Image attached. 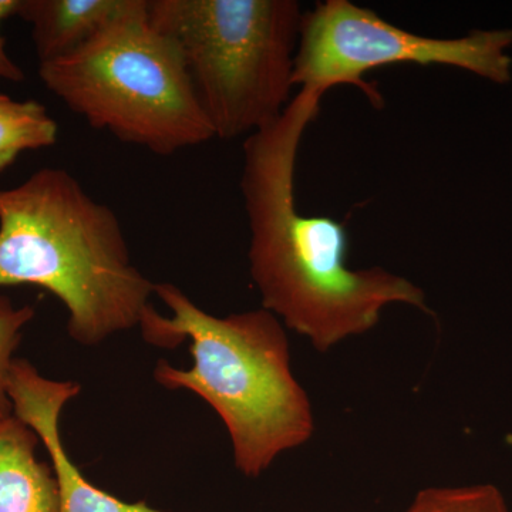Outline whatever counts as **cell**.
I'll use <instances>...</instances> for the list:
<instances>
[{
    "label": "cell",
    "mask_w": 512,
    "mask_h": 512,
    "mask_svg": "<svg viewBox=\"0 0 512 512\" xmlns=\"http://www.w3.org/2000/svg\"><path fill=\"white\" fill-rule=\"evenodd\" d=\"M406 512H510L491 484L431 487L420 491Z\"/></svg>",
    "instance_id": "obj_11"
},
{
    "label": "cell",
    "mask_w": 512,
    "mask_h": 512,
    "mask_svg": "<svg viewBox=\"0 0 512 512\" xmlns=\"http://www.w3.org/2000/svg\"><path fill=\"white\" fill-rule=\"evenodd\" d=\"M154 295L171 316L151 306L138 326L144 340L164 349L190 340L192 356L187 370L161 359L154 379L210 404L227 427L244 476H261L282 453L311 440V400L293 376L289 340L274 313L261 308L217 318L168 282L156 284Z\"/></svg>",
    "instance_id": "obj_3"
},
{
    "label": "cell",
    "mask_w": 512,
    "mask_h": 512,
    "mask_svg": "<svg viewBox=\"0 0 512 512\" xmlns=\"http://www.w3.org/2000/svg\"><path fill=\"white\" fill-rule=\"evenodd\" d=\"M147 0H19L16 16L32 28L40 63L72 55Z\"/></svg>",
    "instance_id": "obj_8"
},
{
    "label": "cell",
    "mask_w": 512,
    "mask_h": 512,
    "mask_svg": "<svg viewBox=\"0 0 512 512\" xmlns=\"http://www.w3.org/2000/svg\"><path fill=\"white\" fill-rule=\"evenodd\" d=\"M19 285L55 295L83 346L140 326L156 289L134 265L116 212L56 167L0 190V288Z\"/></svg>",
    "instance_id": "obj_2"
},
{
    "label": "cell",
    "mask_w": 512,
    "mask_h": 512,
    "mask_svg": "<svg viewBox=\"0 0 512 512\" xmlns=\"http://www.w3.org/2000/svg\"><path fill=\"white\" fill-rule=\"evenodd\" d=\"M302 16L296 0H148L151 25L180 49L222 140L281 119L293 99Z\"/></svg>",
    "instance_id": "obj_4"
},
{
    "label": "cell",
    "mask_w": 512,
    "mask_h": 512,
    "mask_svg": "<svg viewBox=\"0 0 512 512\" xmlns=\"http://www.w3.org/2000/svg\"><path fill=\"white\" fill-rule=\"evenodd\" d=\"M80 384L40 375L26 359L13 360L8 377L12 412L45 444L59 485L60 512H160L144 501L126 503L89 483L70 460L60 436V414L79 396Z\"/></svg>",
    "instance_id": "obj_7"
},
{
    "label": "cell",
    "mask_w": 512,
    "mask_h": 512,
    "mask_svg": "<svg viewBox=\"0 0 512 512\" xmlns=\"http://www.w3.org/2000/svg\"><path fill=\"white\" fill-rule=\"evenodd\" d=\"M323 96L299 89L281 119L247 137L241 177L249 274L262 308L318 352L376 328L387 306L430 312L426 293L409 279L380 266L350 268L342 222L298 210L296 160Z\"/></svg>",
    "instance_id": "obj_1"
},
{
    "label": "cell",
    "mask_w": 512,
    "mask_h": 512,
    "mask_svg": "<svg viewBox=\"0 0 512 512\" xmlns=\"http://www.w3.org/2000/svg\"><path fill=\"white\" fill-rule=\"evenodd\" d=\"M57 121L36 100H15L0 93V174L26 151L55 146Z\"/></svg>",
    "instance_id": "obj_10"
},
{
    "label": "cell",
    "mask_w": 512,
    "mask_h": 512,
    "mask_svg": "<svg viewBox=\"0 0 512 512\" xmlns=\"http://www.w3.org/2000/svg\"><path fill=\"white\" fill-rule=\"evenodd\" d=\"M39 441L15 414L0 419V512H60L55 471L37 458Z\"/></svg>",
    "instance_id": "obj_9"
},
{
    "label": "cell",
    "mask_w": 512,
    "mask_h": 512,
    "mask_svg": "<svg viewBox=\"0 0 512 512\" xmlns=\"http://www.w3.org/2000/svg\"><path fill=\"white\" fill-rule=\"evenodd\" d=\"M19 0H0V79L8 82H23L25 73L18 63L9 56L6 50V40L2 35V25L6 19L16 16Z\"/></svg>",
    "instance_id": "obj_13"
},
{
    "label": "cell",
    "mask_w": 512,
    "mask_h": 512,
    "mask_svg": "<svg viewBox=\"0 0 512 512\" xmlns=\"http://www.w3.org/2000/svg\"><path fill=\"white\" fill-rule=\"evenodd\" d=\"M35 308L25 305L16 308L9 298L0 295V419L12 414L8 396V377L13 353L22 340V330L35 318Z\"/></svg>",
    "instance_id": "obj_12"
},
{
    "label": "cell",
    "mask_w": 512,
    "mask_h": 512,
    "mask_svg": "<svg viewBox=\"0 0 512 512\" xmlns=\"http://www.w3.org/2000/svg\"><path fill=\"white\" fill-rule=\"evenodd\" d=\"M512 29L474 30L457 39L416 35L349 0H325L303 12L293 87L326 94L357 87L376 109L384 100L366 74L393 64L448 66L497 84L511 82Z\"/></svg>",
    "instance_id": "obj_6"
},
{
    "label": "cell",
    "mask_w": 512,
    "mask_h": 512,
    "mask_svg": "<svg viewBox=\"0 0 512 512\" xmlns=\"http://www.w3.org/2000/svg\"><path fill=\"white\" fill-rule=\"evenodd\" d=\"M39 77L90 126L157 156L215 138L180 49L148 19V0L72 55L40 63Z\"/></svg>",
    "instance_id": "obj_5"
}]
</instances>
